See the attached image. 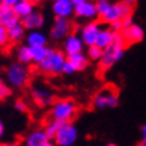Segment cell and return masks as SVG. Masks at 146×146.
I'll return each mask as SVG.
<instances>
[{"mask_svg":"<svg viewBox=\"0 0 146 146\" xmlns=\"http://www.w3.org/2000/svg\"><path fill=\"white\" fill-rule=\"evenodd\" d=\"M125 50H126V43H125L122 35L114 34V39L111 42V44L106 47L102 52V58L99 60L101 70L106 71L111 68L117 62H119L125 55Z\"/></svg>","mask_w":146,"mask_h":146,"instance_id":"cell-1","label":"cell"},{"mask_svg":"<svg viewBox=\"0 0 146 146\" xmlns=\"http://www.w3.org/2000/svg\"><path fill=\"white\" fill-rule=\"evenodd\" d=\"M66 60L67 56L64 55L63 51L48 47L47 56L44 58L43 62H40L38 64V68L40 72L47 74V75H59V74H62V68Z\"/></svg>","mask_w":146,"mask_h":146,"instance_id":"cell-2","label":"cell"},{"mask_svg":"<svg viewBox=\"0 0 146 146\" xmlns=\"http://www.w3.org/2000/svg\"><path fill=\"white\" fill-rule=\"evenodd\" d=\"M78 107L75 102L71 99H58L51 105V111L50 115L55 121L60 122H70L76 115Z\"/></svg>","mask_w":146,"mask_h":146,"instance_id":"cell-3","label":"cell"},{"mask_svg":"<svg viewBox=\"0 0 146 146\" xmlns=\"http://www.w3.org/2000/svg\"><path fill=\"white\" fill-rule=\"evenodd\" d=\"M28 78H30V71L27 66L22 63L13 62L7 68V80L13 89H20L23 86H26Z\"/></svg>","mask_w":146,"mask_h":146,"instance_id":"cell-4","label":"cell"},{"mask_svg":"<svg viewBox=\"0 0 146 146\" xmlns=\"http://www.w3.org/2000/svg\"><path fill=\"white\" fill-rule=\"evenodd\" d=\"M78 139V129L71 122L60 125L59 130L54 137V143L56 146H72Z\"/></svg>","mask_w":146,"mask_h":146,"instance_id":"cell-5","label":"cell"},{"mask_svg":"<svg viewBox=\"0 0 146 146\" xmlns=\"http://www.w3.org/2000/svg\"><path fill=\"white\" fill-rule=\"evenodd\" d=\"M133 15V7L125 4L122 1H118V3H114V4L110 5V8L107 9V12L102 16V20L105 23H111L114 22H119V20H123V19L129 18Z\"/></svg>","mask_w":146,"mask_h":146,"instance_id":"cell-6","label":"cell"},{"mask_svg":"<svg viewBox=\"0 0 146 146\" xmlns=\"http://www.w3.org/2000/svg\"><path fill=\"white\" fill-rule=\"evenodd\" d=\"M119 103V97L115 93L114 90L110 89H103L98 94H95V97L93 98V106L95 109L103 110V109H114L118 106Z\"/></svg>","mask_w":146,"mask_h":146,"instance_id":"cell-7","label":"cell"},{"mask_svg":"<svg viewBox=\"0 0 146 146\" xmlns=\"http://www.w3.org/2000/svg\"><path fill=\"white\" fill-rule=\"evenodd\" d=\"M101 30H102V27L98 22H93L91 20V22L86 23L80 28V35H79L82 42H83V44L87 46V47L95 46V40H97V36Z\"/></svg>","mask_w":146,"mask_h":146,"instance_id":"cell-8","label":"cell"},{"mask_svg":"<svg viewBox=\"0 0 146 146\" xmlns=\"http://www.w3.org/2000/svg\"><path fill=\"white\" fill-rule=\"evenodd\" d=\"M121 35L123 38L126 46L129 44H135V43H139L143 40L145 38V31L139 24L137 23H133L131 26L125 27L123 30L121 31Z\"/></svg>","mask_w":146,"mask_h":146,"instance_id":"cell-9","label":"cell"},{"mask_svg":"<svg viewBox=\"0 0 146 146\" xmlns=\"http://www.w3.org/2000/svg\"><path fill=\"white\" fill-rule=\"evenodd\" d=\"M72 24L68 19H62V18H55L54 26L51 28V38L54 40H62L66 39L70 35Z\"/></svg>","mask_w":146,"mask_h":146,"instance_id":"cell-10","label":"cell"},{"mask_svg":"<svg viewBox=\"0 0 146 146\" xmlns=\"http://www.w3.org/2000/svg\"><path fill=\"white\" fill-rule=\"evenodd\" d=\"M75 5L71 0H52V13L55 18L70 19L74 15Z\"/></svg>","mask_w":146,"mask_h":146,"instance_id":"cell-11","label":"cell"},{"mask_svg":"<svg viewBox=\"0 0 146 146\" xmlns=\"http://www.w3.org/2000/svg\"><path fill=\"white\" fill-rule=\"evenodd\" d=\"M83 42L80 39L79 35L76 34H70L67 36L64 42H63V52L66 56L68 55H74V54H78V52H83Z\"/></svg>","mask_w":146,"mask_h":146,"instance_id":"cell-12","label":"cell"},{"mask_svg":"<svg viewBox=\"0 0 146 146\" xmlns=\"http://www.w3.org/2000/svg\"><path fill=\"white\" fill-rule=\"evenodd\" d=\"M74 15L76 18L80 19H95L98 16L97 13V8H95V3L91 1V0H87L82 4L75 5L74 8Z\"/></svg>","mask_w":146,"mask_h":146,"instance_id":"cell-13","label":"cell"},{"mask_svg":"<svg viewBox=\"0 0 146 146\" xmlns=\"http://www.w3.org/2000/svg\"><path fill=\"white\" fill-rule=\"evenodd\" d=\"M23 24V27L26 28V30H30V31H36V30H39L42 27L44 26V16H43V13L39 12V11H34L31 15H28L26 16L24 19L20 20Z\"/></svg>","mask_w":146,"mask_h":146,"instance_id":"cell-14","label":"cell"},{"mask_svg":"<svg viewBox=\"0 0 146 146\" xmlns=\"http://www.w3.org/2000/svg\"><path fill=\"white\" fill-rule=\"evenodd\" d=\"M32 99L39 107H46L48 105H52V94L47 89L43 87H35L32 89Z\"/></svg>","mask_w":146,"mask_h":146,"instance_id":"cell-15","label":"cell"},{"mask_svg":"<svg viewBox=\"0 0 146 146\" xmlns=\"http://www.w3.org/2000/svg\"><path fill=\"white\" fill-rule=\"evenodd\" d=\"M16 22H19V19L12 7L0 4V26L8 28V27H11Z\"/></svg>","mask_w":146,"mask_h":146,"instance_id":"cell-16","label":"cell"},{"mask_svg":"<svg viewBox=\"0 0 146 146\" xmlns=\"http://www.w3.org/2000/svg\"><path fill=\"white\" fill-rule=\"evenodd\" d=\"M48 137L46 135L44 130L43 129H36L34 131L28 134L26 137V141H24V145L26 146H43L48 142Z\"/></svg>","mask_w":146,"mask_h":146,"instance_id":"cell-17","label":"cell"},{"mask_svg":"<svg viewBox=\"0 0 146 146\" xmlns=\"http://www.w3.org/2000/svg\"><path fill=\"white\" fill-rule=\"evenodd\" d=\"M26 42L28 47H43L47 46V36L44 32L39 31H30L26 35Z\"/></svg>","mask_w":146,"mask_h":146,"instance_id":"cell-18","label":"cell"},{"mask_svg":"<svg viewBox=\"0 0 146 146\" xmlns=\"http://www.w3.org/2000/svg\"><path fill=\"white\" fill-rule=\"evenodd\" d=\"M7 31H8L9 42H12V43H20L22 40L26 39V28L23 27L20 20L12 24L11 27H8Z\"/></svg>","mask_w":146,"mask_h":146,"instance_id":"cell-19","label":"cell"},{"mask_svg":"<svg viewBox=\"0 0 146 146\" xmlns=\"http://www.w3.org/2000/svg\"><path fill=\"white\" fill-rule=\"evenodd\" d=\"M67 62L74 67L75 71H83L84 68L89 67V58L86 56L84 52H78L74 55H68L67 56Z\"/></svg>","mask_w":146,"mask_h":146,"instance_id":"cell-20","label":"cell"},{"mask_svg":"<svg viewBox=\"0 0 146 146\" xmlns=\"http://www.w3.org/2000/svg\"><path fill=\"white\" fill-rule=\"evenodd\" d=\"M113 39H114V32L110 31V28H102L97 36L95 46L102 50H105L106 47H109L111 44Z\"/></svg>","mask_w":146,"mask_h":146,"instance_id":"cell-21","label":"cell"},{"mask_svg":"<svg viewBox=\"0 0 146 146\" xmlns=\"http://www.w3.org/2000/svg\"><path fill=\"white\" fill-rule=\"evenodd\" d=\"M13 11H15V13H16V16H18L19 20H22V19H24L26 16L31 15L35 9H34V5H32L30 1H27V0H20L18 4L13 7Z\"/></svg>","mask_w":146,"mask_h":146,"instance_id":"cell-22","label":"cell"},{"mask_svg":"<svg viewBox=\"0 0 146 146\" xmlns=\"http://www.w3.org/2000/svg\"><path fill=\"white\" fill-rule=\"evenodd\" d=\"M16 59L19 63H22L24 66L27 64H31L32 63V58H31V48L27 44L24 46H19L16 50Z\"/></svg>","mask_w":146,"mask_h":146,"instance_id":"cell-23","label":"cell"},{"mask_svg":"<svg viewBox=\"0 0 146 146\" xmlns=\"http://www.w3.org/2000/svg\"><path fill=\"white\" fill-rule=\"evenodd\" d=\"M30 48H31L32 63H36V64L43 62L44 58L47 56V52H48V47L47 46H43V47H30Z\"/></svg>","mask_w":146,"mask_h":146,"instance_id":"cell-24","label":"cell"},{"mask_svg":"<svg viewBox=\"0 0 146 146\" xmlns=\"http://www.w3.org/2000/svg\"><path fill=\"white\" fill-rule=\"evenodd\" d=\"M64 123V122H60V121H55V119H51L50 122H47L44 126V133L48 137V139H54V137H55V134H56V131L59 130V127H60V125Z\"/></svg>","mask_w":146,"mask_h":146,"instance_id":"cell-25","label":"cell"},{"mask_svg":"<svg viewBox=\"0 0 146 146\" xmlns=\"http://www.w3.org/2000/svg\"><path fill=\"white\" fill-rule=\"evenodd\" d=\"M102 52L103 50L97 47V46H91L87 48V52H86V56L89 58V60H93V62H99L102 58Z\"/></svg>","mask_w":146,"mask_h":146,"instance_id":"cell-26","label":"cell"},{"mask_svg":"<svg viewBox=\"0 0 146 146\" xmlns=\"http://www.w3.org/2000/svg\"><path fill=\"white\" fill-rule=\"evenodd\" d=\"M94 3H95V8H97V13L99 18H102L107 12V9L110 8L111 5V3L109 0H95Z\"/></svg>","mask_w":146,"mask_h":146,"instance_id":"cell-27","label":"cell"},{"mask_svg":"<svg viewBox=\"0 0 146 146\" xmlns=\"http://www.w3.org/2000/svg\"><path fill=\"white\" fill-rule=\"evenodd\" d=\"M8 44H9L8 31H7L5 27L0 26V48H5Z\"/></svg>","mask_w":146,"mask_h":146,"instance_id":"cell-28","label":"cell"},{"mask_svg":"<svg viewBox=\"0 0 146 146\" xmlns=\"http://www.w3.org/2000/svg\"><path fill=\"white\" fill-rule=\"evenodd\" d=\"M9 95H11V90H9V87L4 83V82L0 80V98L4 99V98L9 97Z\"/></svg>","mask_w":146,"mask_h":146,"instance_id":"cell-29","label":"cell"},{"mask_svg":"<svg viewBox=\"0 0 146 146\" xmlns=\"http://www.w3.org/2000/svg\"><path fill=\"white\" fill-rule=\"evenodd\" d=\"M123 30V24H122V20L119 22H114L110 24V31H113L114 34H121V31Z\"/></svg>","mask_w":146,"mask_h":146,"instance_id":"cell-30","label":"cell"},{"mask_svg":"<svg viewBox=\"0 0 146 146\" xmlns=\"http://www.w3.org/2000/svg\"><path fill=\"white\" fill-rule=\"evenodd\" d=\"M15 109L18 111H20V113H26L27 110H28V106L26 105V102L24 101H22V99H18V101L15 102Z\"/></svg>","mask_w":146,"mask_h":146,"instance_id":"cell-31","label":"cell"},{"mask_svg":"<svg viewBox=\"0 0 146 146\" xmlns=\"http://www.w3.org/2000/svg\"><path fill=\"white\" fill-rule=\"evenodd\" d=\"M75 72L76 71L74 70V67L66 60V63H64V66H63V68H62V74H64V75H72V74H75Z\"/></svg>","mask_w":146,"mask_h":146,"instance_id":"cell-32","label":"cell"},{"mask_svg":"<svg viewBox=\"0 0 146 146\" xmlns=\"http://www.w3.org/2000/svg\"><path fill=\"white\" fill-rule=\"evenodd\" d=\"M20 0H0V4H4V5H8V7H15L18 4Z\"/></svg>","mask_w":146,"mask_h":146,"instance_id":"cell-33","label":"cell"},{"mask_svg":"<svg viewBox=\"0 0 146 146\" xmlns=\"http://www.w3.org/2000/svg\"><path fill=\"white\" fill-rule=\"evenodd\" d=\"M133 16H129V18H126V19H123L122 20V24H123V28L125 27H129V26H131L133 24Z\"/></svg>","mask_w":146,"mask_h":146,"instance_id":"cell-34","label":"cell"},{"mask_svg":"<svg viewBox=\"0 0 146 146\" xmlns=\"http://www.w3.org/2000/svg\"><path fill=\"white\" fill-rule=\"evenodd\" d=\"M122 3H125V4L130 5V7H133V5H135V3H137V0H121Z\"/></svg>","mask_w":146,"mask_h":146,"instance_id":"cell-35","label":"cell"},{"mask_svg":"<svg viewBox=\"0 0 146 146\" xmlns=\"http://www.w3.org/2000/svg\"><path fill=\"white\" fill-rule=\"evenodd\" d=\"M141 134H142V138H146V123H143L141 126Z\"/></svg>","mask_w":146,"mask_h":146,"instance_id":"cell-36","label":"cell"},{"mask_svg":"<svg viewBox=\"0 0 146 146\" xmlns=\"http://www.w3.org/2000/svg\"><path fill=\"white\" fill-rule=\"evenodd\" d=\"M71 1H72V4H74V5H78V4L84 3V1H87V0H71Z\"/></svg>","mask_w":146,"mask_h":146,"instance_id":"cell-37","label":"cell"},{"mask_svg":"<svg viewBox=\"0 0 146 146\" xmlns=\"http://www.w3.org/2000/svg\"><path fill=\"white\" fill-rule=\"evenodd\" d=\"M27 1H30L32 5H36V4H40L43 0H27Z\"/></svg>","mask_w":146,"mask_h":146,"instance_id":"cell-38","label":"cell"},{"mask_svg":"<svg viewBox=\"0 0 146 146\" xmlns=\"http://www.w3.org/2000/svg\"><path fill=\"white\" fill-rule=\"evenodd\" d=\"M1 146H20L18 142H8V143H3Z\"/></svg>","mask_w":146,"mask_h":146,"instance_id":"cell-39","label":"cell"},{"mask_svg":"<svg viewBox=\"0 0 146 146\" xmlns=\"http://www.w3.org/2000/svg\"><path fill=\"white\" fill-rule=\"evenodd\" d=\"M3 133H4V125H3V122L0 121V138H1Z\"/></svg>","mask_w":146,"mask_h":146,"instance_id":"cell-40","label":"cell"},{"mask_svg":"<svg viewBox=\"0 0 146 146\" xmlns=\"http://www.w3.org/2000/svg\"><path fill=\"white\" fill-rule=\"evenodd\" d=\"M137 146H146V138H142L141 142H138Z\"/></svg>","mask_w":146,"mask_h":146,"instance_id":"cell-41","label":"cell"},{"mask_svg":"<svg viewBox=\"0 0 146 146\" xmlns=\"http://www.w3.org/2000/svg\"><path fill=\"white\" fill-rule=\"evenodd\" d=\"M43 146H56V145H55V143H54V142L48 141V142H47V143H46V145H43Z\"/></svg>","mask_w":146,"mask_h":146,"instance_id":"cell-42","label":"cell"},{"mask_svg":"<svg viewBox=\"0 0 146 146\" xmlns=\"http://www.w3.org/2000/svg\"><path fill=\"white\" fill-rule=\"evenodd\" d=\"M106 146H117V145H115V143H107Z\"/></svg>","mask_w":146,"mask_h":146,"instance_id":"cell-43","label":"cell"},{"mask_svg":"<svg viewBox=\"0 0 146 146\" xmlns=\"http://www.w3.org/2000/svg\"><path fill=\"white\" fill-rule=\"evenodd\" d=\"M0 101H1V98H0Z\"/></svg>","mask_w":146,"mask_h":146,"instance_id":"cell-44","label":"cell"}]
</instances>
